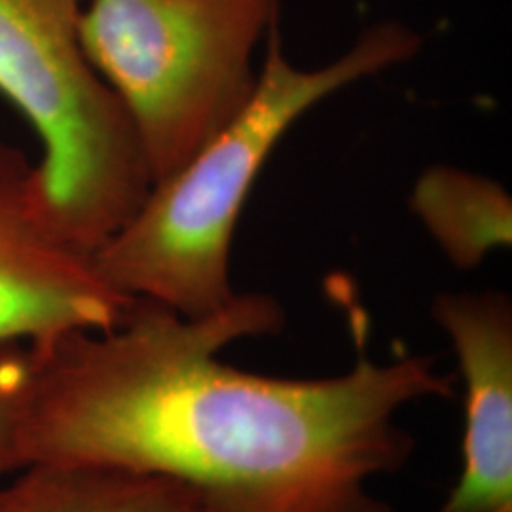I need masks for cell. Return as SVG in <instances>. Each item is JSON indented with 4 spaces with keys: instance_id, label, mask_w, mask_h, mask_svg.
<instances>
[{
    "instance_id": "9c48e42d",
    "label": "cell",
    "mask_w": 512,
    "mask_h": 512,
    "mask_svg": "<svg viewBox=\"0 0 512 512\" xmlns=\"http://www.w3.org/2000/svg\"><path fill=\"white\" fill-rule=\"evenodd\" d=\"M27 387V348L0 349V476L21 469L19 439Z\"/></svg>"
},
{
    "instance_id": "7a4b0ae2",
    "label": "cell",
    "mask_w": 512,
    "mask_h": 512,
    "mask_svg": "<svg viewBox=\"0 0 512 512\" xmlns=\"http://www.w3.org/2000/svg\"><path fill=\"white\" fill-rule=\"evenodd\" d=\"M423 38L397 21L366 29L348 52L302 69L283 50L279 25L266 37L258 84L245 109L169 179L93 255L101 277L131 298L200 319L234 296L230 256L241 209L272 150L311 107L351 84L403 65Z\"/></svg>"
},
{
    "instance_id": "277c9868",
    "label": "cell",
    "mask_w": 512,
    "mask_h": 512,
    "mask_svg": "<svg viewBox=\"0 0 512 512\" xmlns=\"http://www.w3.org/2000/svg\"><path fill=\"white\" fill-rule=\"evenodd\" d=\"M279 0H86L84 54L128 114L152 186L251 101Z\"/></svg>"
},
{
    "instance_id": "5b68a950",
    "label": "cell",
    "mask_w": 512,
    "mask_h": 512,
    "mask_svg": "<svg viewBox=\"0 0 512 512\" xmlns=\"http://www.w3.org/2000/svg\"><path fill=\"white\" fill-rule=\"evenodd\" d=\"M133 300L101 277L93 256L59 236L35 164L0 137V349L112 329Z\"/></svg>"
},
{
    "instance_id": "6da1fadb",
    "label": "cell",
    "mask_w": 512,
    "mask_h": 512,
    "mask_svg": "<svg viewBox=\"0 0 512 512\" xmlns=\"http://www.w3.org/2000/svg\"><path fill=\"white\" fill-rule=\"evenodd\" d=\"M270 294H236L200 319L135 298L109 330L27 348L21 469L97 463L173 476L215 512H391L366 482L401 469L404 404L454 395L431 357L296 380L239 370L220 351L275 334Z\"/></svg>"
},
{
    "instance_id": "ba28073f",
    "label": "cell",
    "mask_w": 512,
    "mask_h": 512,
    "mask_svg": "<svg viewBox=\"0 0 512 512\" xmlns=\"http://www.w3.org/2000/svg\"><path fill=\"white\" fill-rule=\"evenodd\" d=\"M410 209L458 270L478 268L490 253L511 247V196L488 177L433 165L414 184Z\"/></svg>"
},
{
    "instance_id": "8992f818",
    "label": "cell",
    "mask_w": 512,
    "mask_h": 512,
    "mask_svg": "<svg viewBox=\"0 0 512 512\" xmlns=\"http://www.w3.org/2000/svg\"><path fill=\"white\" fill-rule=\"evenodd\" d=\"M433 317L465 384L463 469L437 512H512V306L509 296L444 293Z\"/></svg>"
},
{
    "instance_id": "3957f363",
    "label": "cell",
    "mask_w": 512,
    "mask_h": 512,
    "mask_svg": "<svg viewBox=\"0 0 512 512\" xmlns=\"http://www.w3.org/2000/svg\"><path fill=\"white\" fill-rule=\"evenodd\" d=\"M86 0H0V97L35 131L38 192L59 236L93 256L152 181L135 129L80 40Z\"/></svg>"
},
{
    "instance_id": "52a82bcc",
    "label": "cell",
    "mask_w": 512,
    "mask_h": 512,
    "mask_svg": "<svg viewBox=\"0 0 512 512\" xmlns=\"http://www.w3.org/2000/svg\"><path fill=\"white\" fill-rule=\"evenodd\" d=\"M0 512H215L173 476L97 463H31L0 484Z\"/></svg>"
}]
</instances>
